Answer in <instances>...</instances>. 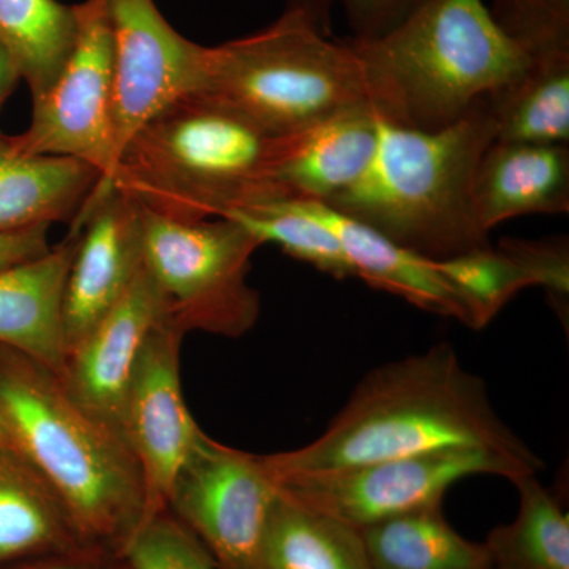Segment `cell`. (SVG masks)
<instances>
[{"instance_id":"cell-1","label":"cell","mask_w":569,"mask_h":569,"mask_svg":"<svg viewBox=\"0 0 569 569\" xmlns=\"http://www.w3.org/2000/svg\"><path fill=\"white\" fill-rule=\"evenodd\" d=\"M458 448L488 449L542 468L498 417L485 381L441 343L367 373L317 440L263 456V462L271 477H284Z\"/></svg>"},{"instance_id":"cell-23","label":"cell","mask_w":569,"mask_h":569,"mask_svg":"<svg viewBox=\"0 0 569 569\" xmlns=\"http://www.w3.org/2000/svg\"><path fill=\"white\" fill-rule=\"evenodd\" d=\"M77 7L58 0H0V41L32 99L52 84L77 40Z\"/></svg>"},{"instance_id":"cell-8","label":"cell","mask_w":569,"mask_h":569,"mask_svg":"<svg viewBox=\"0 0 569 569\" xmlns=\"http://www.w3.org/2000/svg\"><path fill=\"white\" fill-rule=\"evenodd\" d=\"M538 471L537 467L488 449L458 448L271 478L283 497L361 530L441 505L448 490L468 477L496 475L515 482Z\"/></svg>"},{"instance_id":"cell-34","label":"cell","mask_w":569,"mask_h":569,"mask_svg":"<svg viewBox=\"0 0 569 569\" xmlns=\"http://www.w3.org/2000/svg\"><path fill=\"white\" fill-rule=\"evenodd\" d=\"M21 80L20 71L14 66L10 52L0 41V107L6 102L7 97L17 88L18 81Z\"/></svg>"},{"instance_id":"cell-29","label":"cell","mask_w":569,"mask_h":569,"mask_svg":"<svg viewBox=\"0 0 569 569\" xmlns=\"http://www.w3.org/2000/svg\"><path fill=\"white\" fill-rule=\"evenodd\" d=\"M122 559L127 569H216L204 546L168 508L142 520Z\"/></svg>"},{"instance_id":"cell-7","label":"cell","mask_w":569,"mask_h":569,"mask_svg":"<svg viewBox=\"0 0 569 569\" xmlns=\"http://www.w3.org/2000/svg\"><path fill=\"white\" fill-rule=\"evenodd\" d=\"M141 217L144 266L162 290L170 320L183 335H247L261 313L249 271L263 242L228 217L187 222L142 208Z\"/></svg>"},{"instance_id":"cell-4","label":"cell","mask_w":569,"mask_h":569,"mask_svg":"<svg viewBox=\"0 0 569 569\" xmlns=\"http://www.w3.org/2000/svg\"><path fill=\"white\" fill-rule=\"evenodd\" d=\"M276 141L203 93H190L133 134L102 189L187 222L276 203L283 200L272 171Z\"/></svg>"},{"instance_id":"cell-9","label":"cell","mask_w":569,"mask_h":569,"mask_svg":"<svg viewBox=\"0 0 569 569\" xmlns=\"http://www.w3.org/2000/svg\"><path fill=\"white\" fill-rule=\"evenodd\" d=\"M277 486L263 456L201 433L176 478L167 508L204 546L216 569H266Z\"/></svg>"},{"instance_id":"cell-3","label":"cell","mask_w":569,"mask_h":569,"mask_svg":"<svg viewBox=\"0 0 569 569\" xmlns=\"http://www.w3.org/2000/svg\"><path fill=\"white\" fill-rule=\"evenodd\" d=\"M348 43L378 118L421 132L459 121L531 63L485 0H422L387 36Z\"/></svg>"},{"instance_id":"cell-20","label":"cell","mask_w":569,"mask_h":569,"mask_svg":"<svg viewBox=\"0 0 569 569\" xmlns=\"http://www.w3.org/2000/svg\"><path fill=\"white\" fill-rule=\"evenodd\" d=\"M102 182L91 164L21 152L0 137V230L73 222Z\"/></svg>"},{"instance_id":"cell-18","label":"cell","mask_w":569,"mask_h":569,"mask_svg":"<svg viewBox=\"0 0 569 569\" xmlns=\"http://www.w3.org/2000/svg\"><path fill=\"white\" fill-rule=\"evenodd\" d=\"M80 230L70 228L51 252L11 271L0 272V347L11 348L61 376L63 288Z\"/></svg>"},{"instance_id":"cell-21","label":"cell","mask_w":569,"mask_h":569,"mask_svg":"<svg viewBox=\"0 0 569 569\" xmlns=\"http://www.w3.org/2000/svg\"><path fill=\"white\" fill-rule=\"evenodd\" d=\"M372 569H492L481 542L452 529L441 505L359 530Z\"/></svg>"},{"instance_id":"cell-14","label":"cell","mask_w":569,"mask_h":569,"mask_svg":"<svg viewBox=\"0 0 569 569\" xmlns=\"http://www.w3.org/2000/svg\"><path fill=\"white\" fill-rule=\"evenodd\" d=\"M167 316L162 290L144 266L121 302L66 356L61 378L70 395L121 432L134 366L153 328Z\"/></svg>"},{"instance_id":"cell-30","label":"cell","mask_w":569,"mask_h":569,"mask_svg":"<svg viewBox=\"0 0 569 569\" xmlns=\"http://www.w3.org/2000/svg\"><path fill=\"white\" fill-rule=\"evenodd\" d=\"M342 3L353 41H372L391 32L422 0H337Z\"/></svg>"},{"instance_id":"cell-24","label":"cell","mask_w":569,"mask_h":569,"mask_svg":"<svg viewBox=\"0 0 569 569\" xmlns=\"http://www.w3.org/2000/svg\"><path fill=\"white\" fill-rule=\"evenodd\" d=\"M496 141L568 144L569 58L531 62L526 73L489 97Z\"/></svg>"},{"instance_id":"cell-12","label":"cell","mask_w":569,"mask_h":569,"mask_svg":"<svg viewBox=\"0 0 569 569\" xmlns=\"http://www.w3.org/2000/svg\"><path fill=\"white\" fill-rule=\"evenodd\" d=\"M183 336L168 316L153 328L123 400L121 429L144 477L149 515L167 508L176 478L203 433L182 395Z\"/></svg>"},{"instance_id":"cell-2","label":"cell","mask_w":569,"mask_h":569,"mask_svg":"<svg viewBox=\"0 0 569 569\" xmlns=\"http://www.w3.org/2000/svg\"><path fill=\"white\" fill-rule=\"evenodd\" d=\"M0 419L11 445L61 497L86 546L122 556L149 516V497L121 430L82 407L50 367L7 347Z\"/></svg>"},{"instance_id":"cell-11","label":"cell","mask_w":569,"mask_h":569,"mask_svg":"<svg viewBox=\"0 0 569 569\" xmlns=\"http://www.w3.org/2000/svg\"><path fill=\"white\" fill-rule=\"evenodd\" d=\"M112 32V140L127 142L171 103L200 92L206 48L164 20L153 0H107Z\"/></svg>"},{"instance_id":"cell-13","label":"cell","mask_w":569,"mask_h":569,"mask_svg":"<svg viewBox=\"0 0 569 569\" xmlns=\"http://www.w3.org/2000/svg\"><path fill=\"white\" fill-rule=\"evenodd\" d=\"M71 228L80 230L62 301L66 356L121 302L144 268L141 208L97 187Z\"/></svg>"},{"instance_id":"cell-35","label":"cell","mask_w":569,"mask_h":569,"mask_svg":"<svg viewBox=\"0 0 569 569\" xmlns=\"http://www.w3.org/2000/svg\"><path fill=\"white\" fill-rule=\"evenodd\" d=\"M0 445H11L9 432H7V427L3 425L2 419H0Z\"/></svg>"},{"instance_id":"cell-22","label":"cell","mask_w":569,"mask_h":569,"mask_svg":"<svg viewBox=\"0 0 569 569\" xmlns=\"http://www.w3.org/2000/svg\"><path fill=\"white\" fill-rule=\"evenodd\" d=\"M264 568L372 569V565L358 529L277 490L266 535Z\"/></svg>"},{"instance_id":"cell-28","label":"cell","mask_w":569,"mask_h":569,"mask_svg":"<svg viewBox=\"0 0 569 569\" xmlns=\"http://www.w3.org/2000/svg\"><path fill=\"white\" fill-rule=\"evenodd\" d=\"M490 13L530 62L569 58V0H492Z\"/></svg>"},{"instance_id":"cell-27","label":"cell","mask_w":569,"mask_h":569,"mask_svg":"<svg viewBox=\"0 0 569 569\" xmlns=\"http://www.w3.org/2000/svg\"><path fill=\"white\" fill-rule=\"evenodd\" d=\"M224 217L252 231L263 246L272 242L282 247L284 253L312 264L318 271L340 280L355 277L337 236L316 217L302 211L293 200L257 206Z\"/></svg>"},{"instance_id":"cell-5","label":"cell","mask_w":569,"mask_h":569,"mask_svg":"<svg viewBox=\"0 0 569 569\" xmlns=\"http://www.w3.org/2000/svg\"><path fill=\"white\" fill-rule=\"evenodd\" d=\"M496 141L489 97L436 132L378 118L376 156L365 176L331 208L429 260L490 246L471 203L482 153Z\"/></svg>"},{"instance_id":"cell-31","label":"cell","mask_w":569,"mask_h":569,"mask_svg":"<svg viewBox=\"0 0 569 569\" xmlns=\"http://www.w3.org/2000/svg\"><path fill=\"white\" fill-rule=\"evenodd\" d=\"M51 224L36 223L0 230V272L21 268L51 252L48 241Z\"/></svg>"},{"instance_id":"cell-25","label":"cell","mask_w":569,"mask_h":569,"mask_svg":"<svg viewBox=\"0 0 569 569\" xmlns=\"http://www.w3.org/2000/svg\"><path fill=\"white\" fill-rule=\"evenodd\" d=\"M519 512L490 530L485 545L492 569H569V516L537 475L516 479Z\"/></svg>"},{"instance_id":"cell-26","label":"cell","mask_w":569,"mask_h":569,"mask_svg":"<svg viewBox=\"0 0 569 569\" xmlns=\"http://www.w3.org/2000/svg\"><path fill=\"white\" fill-rule=\"evenodd\" d=\"M436 264L466 305L471 329L486 328L516 295L538 287L519 239H503L497 247H482Z\"/></svg>"},{"instance_id":"cell-15","label":"cell","mask_w":569,"mask_h":569,"mask_svg":"<svg viewBox=\"0 0 569 569\" xmlns=\"http://www.w3.org/2000/svg\"><path fill=\"white\" fill-rule=\"evenodd\" d=\"M372 108L340 111L276 141L274 181L283 200L331 203L365 176L376 156Z\"/></svg>"},{"instance_id":"cell-6","label":"cell","mask_w":569,"mask_h":569,"mask_svg":"<svg viewBox=\"0 0 569 569\" xmlns=\"http://www.w3.org/2000/svg\"><path fill=\"white\" fill-rule=\"evenodd\" d=\"M200 93L274 137L370 108L361 62L348 40L325 36L296 10L252 36L206 48Z\"/></svg>"},{"instance_id":"cell-10","label":"cell","mask_w":569,"mask_h":569,"mask_svg":"<svg viewBox=\"0 0 569 569\" xmlns=\"http://www.w3.org/2000/svg\"><path fill=\"white\" fill-rule=\"evenodd\" d=\"M74 7L73 50L50 88L32 99L31 126L11 141L31 156L70 157L91 164L102 174L103 187L116 168L110 17L107 0H86Z\"/></svg>"},{"instance_id":"cell-16","label":"cell","mask_w":569,"mask_h":569,"mask_svg":"<svg viewBox=\"0 0 569 569\" xmlns=\"http://www.w3.org/2000/svg\"><path fill=\"white\" fill-rule=\"evenodd\" d=\"M471 203L488 233L516 217L569 212L568 144L493 141L475 170Z\"/></svg>"},{"instance_id":"cell-32","label":"cell","mask_w":569,"mask_h":569,"mask_svg":"<svg viewBox=\"0 0 569 569\" xmlns=\"http://www.w3.org/2000/svg\"><path fill=\"white\" fill-rule=\"evenodd\" d=\"M112 556L114 553L102 550H80L67 556L50 557V560L32 569H111L107 559Z\"/></svg>"},{"instance_id":"cell-19","label":"cell","mask_w":569,"mask_h":569,"mask_svg":"<svg viewBox=\"0 0 569 569\" xmlns=\"http://www.w3.org/2000/svg\"><path fill=\"white\" fill-rule=\"evenodd\" d=\"M88 549L50 482L17 448L0 445V565Z\"/></svg>"},{"instance_id":"cell-17","label":"cell","mask_w":569,"mask_h":569,"mask_svg":"<svg viewBox=\"0 0 569 569\" xmlns=\"http://www.w3.org/2000/svg\"><path fill=\"white\" fill-rule=\"evenodd\" d=\"M293 201L337 236L350 260L355 277L365 280L376 290L399 296L427 312L456 318L471 328L466 305L438 271L436 260L396 244L380 231L351 219L329 204L310 200Z\"/></svg>"},{"instance_id":"cell-33","label":"cell","mask_w":569,"mask_h":569,"mask_svg":"<svg viewBox=\"0 0 569 569\" xmlns=\"http://www.w3.org/2000/svg\"><path fill=\"white\" fill-rule=\"evenodd\" d=\"M337 0H287V9L305 13L325 36H331L332 9Z\"/></svg>"}]
</instances>
